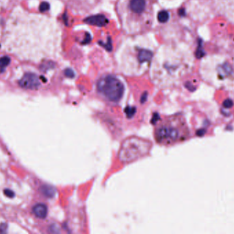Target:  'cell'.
<instances>
[{"instance_id":"obj_13","label":"cell","mask_w":234,"mask_h":234,"mask_svg":"<svg viewBox=\"0 0 234 234\" xmlns=\"http://www.w3.org/2000/svg\"><path fill=\"white\" fill-rule=\"evenodd\" d=\"M9 63V59L6 57H4L0 59V67H4L5 66H6Z\"/></svg>"},{"instance_id":"obj_10","label":"cell","mask_w":234,"mask_h":234,"mask_svg":"<svg viewBox=\"0 0 234 234\" xmlns=\"http://www.w3.org/2000/svg\"><path fill=\"white\" fill-rule=\"evenodd\" d=\"M85 22H86L91 25H95L97 26H103L107 23V20L104 16L101 15H97V16H93L87 18L84 20Z\"/></svg>"},{"instance_id":"obj_6","label":"cell","mask_w":234,"mask_h":234,"mask_svg":"<svg viewBox=\"0 0 234 234\" xmlns=\"http://www.w3.org/2000/svg\"><path fill=\"white\" fill-rule=\"evenodd\" d=\"M152 143L149 140L136 136L123 141L118 153L121 162L130 163L147 155L150 151Z\"/></svg>"},{"instance_id":"obj_12","label":"cell","mask_w":234,"mask_h":234,"mask_svg":"<svg viewBox=\"0 0 234 234\" xmlns=\"http://www.w3.org/2000/svg\"><path fill=\"white\" fill-rule=\"evenodd\" d=\"M169 19V14L166 11L162 10L157 15V19L161 23H165Z\"/></svg>"},{"instance_id":"obj_9","label":"cell","mask_w":234,"mask_h":234,"mask_svg":"<svg viewBox=\"0 0 234 234\" xmlns=\"http://www.w3.org/2000/svg\"><path fill=\"white\" fill-rule=\"evenodd\" d=\"M32 211L36 216L39 218H45L47 215V206L42 203H38L34 205Z\"/></svg>"},{"instance_id":"obj_11","label":"cell","mask_w":234,"mask_h":234,"mask_svg":"<svg viewBox=\"0 0 234 234\" xmlns=\"http://www.w3.org/2000/svg\"><path fill=\"white\" fill-rule=\"evenodd\" d=\"M41 192L42 194L48 198H51L55 194V190L49 186H42L41 188Z\"/></svg>"},{"instance_id":"obj_7","label":"cell","mask_w":234,"mask_h":234,"mask_svg":"<svg viewBox=\"0 0 234 234\" xmlns=\"http://www.w3.org/2000/svg\"><path fill=\"white\" fill-rule=\"evenodd\" d=\"M98 93L110 102H117L124 94L125 87L123 82L117 76L112 74L102 76L97 82Z\"/></svg>"},{"instance_id":"obj_8","label":"cell","mask_w":234,"mask_h":234,"mask_svg":"<svg viewBox=\"0 0 234 234\" xmlns=\"http://www.w3.org/2000/svg\"><path fill=\"white\" fill-rule=\"evenodd\" d=\"M19 84L20 87L28 89H38L41 85L38 76L32 73H28L24 75L19 81Z\"/></svg>"},{"instance_id":"obj_4","label":"cell","mask_w":234,"mask_h":234,"mask_svg":"<svg viewBox=\"0 0 234 234\" xmlns=\"http://www.w3.org/2000/svg\"><path fill=\"white\" fill-rule=\"evenodd\" d=\"M117 13L123 29L137 35L147 31L153 22L151 0H118Z\"/></svg>"},{"instance_id":"obj_2","label":"cell","mask_w":234,"mask_h":234,"mask_svg":"<svg viewBox=\"0 0 234 234\" xmlns=\"http://www.w3.org/2000/svg\"><path fill=\"white\" fill-rule=\"evenodd\" d=\"M172 47H162L155 54L151 65V78L157 87L166 88L177 83L188 72L189 64Z\"/></svg>"},{"instance_id":"obj_14","label":"cell","mask_w":234,"mask_h":234,"mask_svg":"<svg viewBox=\"0 0 234 234\" xmlns=\"http://www.w3.org/2000/svg\"><path fill=\"white\" fill-rule=\"evenodd\" d=\"M4 193L6 196L9 197V198H13L14 196V193L13 191L9 189H5L4 191Z\"/></svg>"},{"instance_id":"obj_15","label":"cell","mask_w":234,"mask_h":234,"mask_svg":"<svg viewBox=\"0 0 234 234\" xmlns=\"http://www.w3.org/2000/svg\"><path fill=\"white\" fill-rule=\"evenodd\" d=\"M7 229V224L6 223H2L0 225V233H5Z\"/></svg>"},{"instance_id":"obj_1","label":"cell","mask_w":234,"mask_h":234,"mask_svg":"<svg viewBox=\"0 0 234 234\" xmlns=\"http://www.w3.org/2000/svg\"><path fill=\"white\" fill-rule=\"evenodd\" d=\"M58 41V30L52 20L21 10L8 19L3 45L6 51L20 58L38 61L55 54Z\"/></svg>"},{"instance_id":"obj_3","label":"cell","mask_w":234,"mask_h":234,"mask_svg":"<svg viewBox=\"0 0 234 234\" xmlns=\"http://www.w3.org/2000/svg\"><path fill=\"white\" fill-rule=\"evenodd\" d=\"M156 51L147 39H129L121 49L120 69L126 76H139L150 68Z\"/></svg>"},{"instance_id":"obj_5","label":"cell","mask_w":234,"mask_h":234,"mask_svg":"<svg viewBox=\"0 0 234 234\" xmlns=\"http://www.w3.org/2000/svg\"><path fill=\"white\" fill-rule=\"evenodd\" d=\"M189 128L183 115L176 114L164 118L156 124L154 138L162 146H172L186 140Z\"/></svg>"},{"instance_id":"obj_16","label":"cell","mask_w":234,"mask_h":234,"mask_svg":"<svg viewBox=\"0 0 234 234\" xmlns=\"http://www.w3.org/2000/svg\"><path fill=\"white\" fill-rule=\"evenodd\" d=\"M48 8H49V5L47 4H46V3H43V4H42L41 6V10L42 11H45V10H47Z\"/></svg>"}]
</instances>
